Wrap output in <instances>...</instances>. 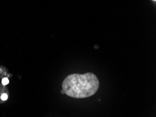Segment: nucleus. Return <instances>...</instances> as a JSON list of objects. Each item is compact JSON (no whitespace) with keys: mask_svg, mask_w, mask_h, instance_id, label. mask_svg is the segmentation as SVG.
<instances>
[{"mask_svg":"<svg viewBox=\"0 0 156 117\" xmlns=\"http://www.w3.org/2000/svg\"><path fill=\"white\" fill-rule=\"evenodd\" d=\"M100 81L94 74H72L68 75L62 83L63 92L74 98H86L96 93Z\"/></svg>","mask_w":156,"mask_h":117,"instance_id":"nucleus-1","label":"nucleus"},{"mask_svg":"<svg viewBox=\"0 0 156 117\" xmlns=\"http://www.w3.org/2000/svg\"><path fill=\"white\" fill-rule=\"evenodd\" d=\"M9 83V79L8 78H4L3 79H2V85H4V86H6Z\"/></svg>","mask_w":156,"mask_h":117,"instance_id":"nucleus-2","label":"nucleus"},{"mask_svg":"<svg viewBox=\"0 0 156 117\" xmlns=\"http://www.w3.org/2000/svg\"><path fill=\"white\" fill-rule=\"evenodd\" d=\"M8 99V95L6 93H3L1 95V100L2 101H6Z\"/></svg>","mask_w":156,"mask_h":117,"instance_id":"nucleus-3","label":"nucleus"},{"mask_svg":"<svg viewBox=\"0 0 156 117\" xmlns=\"http://www.w3.org/2000/svg\"><path fill=\"white\" fill-rule=\"evenodd\" d=\"M153 1H154V2H155V0H153Z\"/></svg>","mask_w":156,"mask_h":117,"instance_id":"nucleus-4","label":"nucleus"}]
</instances>
